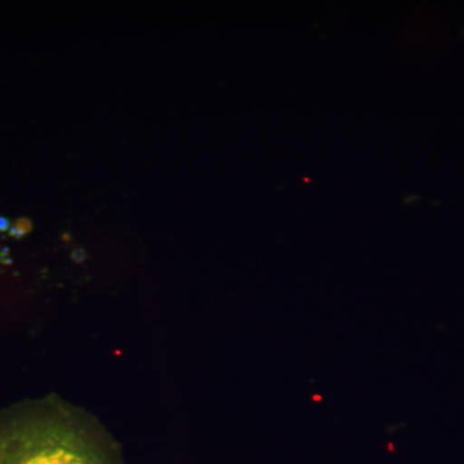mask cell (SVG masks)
I'll use <instances>...</instances> for the list:
<instances>
[{
	"label": "cell",
	"instance_id": "3957f363",
	"mask_svg": "<svg viewBox=\"0 0 464 464\" xmlns=\"http://www.w3.org/2000/svg\"><path fill=\"white\" fill-rule=\"evenodd\" d=\"M72 259H74L75 262H78V264H81V262H83L85 259V252L82 249H76L74 253H72Z\"/></svg>",
	"mask_w": 464,
	"mask_h": 464
},
{
	"label": "cell",
	"instance_id": "277c9868",
	"mask_svg": "<svg viewBox=\"0 0 464 464\" xmlns=\"http://www.w3.org/2000/svg\"><path fill=\"white\" fill-rule=\"evenodd\" d=\"M9 230V221L5 217H0V231Z\"/></svg>",
	"mask_w": 464,
	"mask_h": 464
},
{
	"label": "cell",
	"instance_id": "7a4b0ae2",
	"mask_svg": "<svg viewBox=\"0 0 464 464\" xmlns=\"http://www.w3.org/2000/svg\"><path fill=\"white\" fill-rule=\"evenodd\" d=\"M32 227L33 225L29 219L21 218L14 222V225L9 228V235H11V237H17V239H20V237H23L24 235L27 234V232H30Z\"/></svg>",
	"mask_w": 464,
	"mask_h": 464
},
{
	"label": "cell",
	"instance_id": "6da1fadb",
	"mask_svg": "<svg viewBox=\"0 0 464 464\" xmlns=\"http://www.w3.org/2000/svg\"><path fill=\"white\" fill-rule=\"evenodd\" d=\"M0 464H101L83 442L50 424L18 423L0 432Z\"/></svg>",
	"mask_w": 464,
	"mask_h": 464
}]
</instances>
